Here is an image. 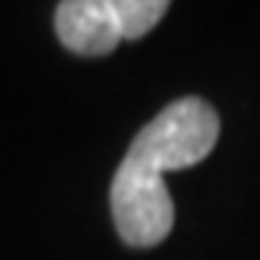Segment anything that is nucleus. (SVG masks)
<instances>
[{
  "label": "nucleus",
  "mask_w": 260,
  "mask_h": 260,
  "mask_svg": "<svg viewBox=\"0 0 260 260\" xmlns=\"http://www.w3.org/2000/svg\"><path fill=\"white\" fill-rule=\"evenodd\" d=\"M58 41L78 55H107L121 41L113 0H64L55 9Z\"/></svg>",
  "instance_id": "obj_2"
},
{
  "label": "nucleus",
  "mask_w": 260,
  "mask_h": 260,
  "mask_svg": "<svg viewBox=\"0 0 260 260\" xmlns=\"http://www.w3.org/2000/svg\"><path fill=\"white\" fill-rule=\"evenodd\" d=\"M113 9L119 18L121 38L136 41V38L148 35L162 20V15L168 12V3L165 0H113Z\"/></svg>",
  "instance_id": "obj_3"
},
{
  "label": "nucleus",
  "mask_w": 260,
  "mask_h": 260,
  "mask_svg": "<svg viewBox=\"0 0 260 260\" xmlns=\"http://www.w3.org/2000/svg\"><path fill=\"white\" fill-rule=\"evenodd\" d=\"M220 116L203 99H179L136 133L110 185L116 232L127 246H156L174 229V200L162 174L203 162L217 145Z\"/></svg>",
  "instance_id": "obj_1"
}]
</instances>
